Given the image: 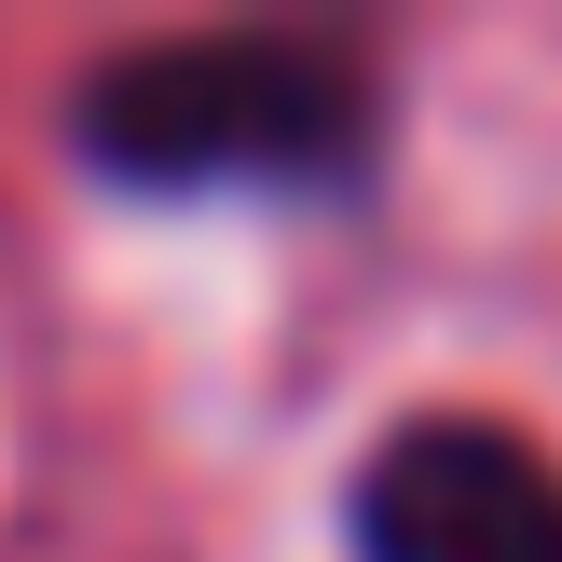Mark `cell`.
<instances>
[{
  "instance_id": "cell-2",
  "label": "cell",
  "mask_w": 562,
  "mask_h": 562,
  "mask_svg": "<svg viewBox=\"0 0 562 562\" xmlns=\"http://www.w3.org/2000/svg\"><path fill=\"white\" fill-rule=\"evenodd\" d=\"M357 562H562V467L494 412H426L357 467Z\"/></svg>"
},
{
  "instance_id": "cell-1",
  "label": "cell",
  "mask_w": 562,
  "mask_h": 562,
  "mask_svg": "<svg viewBox=\"0 0 562 562\" xmlns=\"http://www.w3.org/2000/svg\"><path fill=\"white\" fill-rule=\"evenodd\" d=\"M69 137L137 192H274L329 179L371 137V97L329 42L206 27V42H137L69 97Z\"/></svg>"
}]
</instances>
